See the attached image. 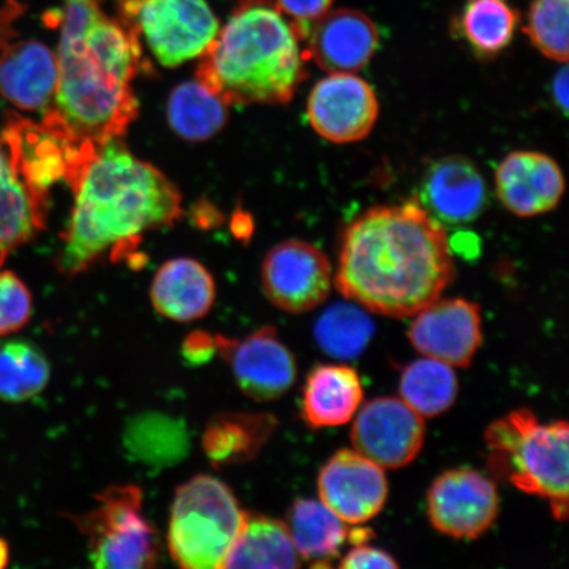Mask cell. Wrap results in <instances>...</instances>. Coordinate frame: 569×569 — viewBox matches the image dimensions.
<instances>
[{
  "label": "cell",
  "mask_w": 569,
  "mask_h": 569,
  "mask_svg": "<svg viewBox=\"0 0 569 569\" xmlns=\"http://www.w3.org/2000/svg\"><path fill=\"white\" fill-rule=\"evenodd\" d=\"M119 11L128 30L167 68L202 56L219 31L206 0H119Z\"/></svg>",
  "instance_id": "ba28073f"
},
{
  "label": "cell",
  "mask_w": 569,
  "mask_h": 569,
  "mask_svg": "<svg viewBox=\"0 0 569 569\" xmlns=\"http://www.w3.org/2000/svg\"><path fill=\"white\" fill-rule=\"evenodd\" d=\"M340 568L345 569H395L398 563L391 555L375 547L358 545L341 559Z\"/></svg>",
  "instance_id": "e575fe53"
},
{
  "label": "cell",
  "mask_w": 569,
  "mask_h": 569,
  "mask_svg": "<svg viewBox=\"0 0 569 569\" xmlns=\"http://www.w3.org/2000/svg\"><path fill=\"white\" fill-rule=\"evenodd\" d=\"M9 560V549L3 540H0V567H4Z\"/></svg>",
  "instance_id": "74e56055"
},
{
  "label": "cell",
  "mask_w": 569,
  "mask_h": 569,
  "mask_svg": "<svg viewBox=\"0 0 569 569\" xmlns=\"http://www.w3.org/2000/svg\"><path fill=\"white\" fill-rule=\"evenodd\" d=\"M53 106L42 124L78 147L98 149L138 117L131 89L142 67L140 41L102 10L101 0H63Z\"/></svg>",
  "instance_id": "7a4b0ae2"
},
{
  "label": "cell",
  "mask_w": 569,
  "mask_h": 569,
  "mask_svg": "<svg viewBox=\"0 0 569 569\" xmlns=\"http://www.w3.org/2000/svg\"><path fill=\"white\" fill-rule=\"evenodd\" d=\"M227 106L201 81L183 82L170 94L169 124L178 137L190 141L208 140L226 126L229 119Z\"/></svg>",
  "instance_id": "4316f807"
},
{
  "label": "cell",
  "mask_w": 569,
  "mask_h": 569,
  "mask_svg": "<svg viewBox=\"0 0 569 569\" xmlns=\"http://www.w3.org/2000/svg\"><path fill=\"white\" fill-rule=\"evenodd\" d=\"M217 352L216 337L206 332H194L184 340L183 353L187 359L197 365L211 359V356Z\"/></svg>",
  "instance_id": "d590c367"
},
{
  "label": "cell",
  "mask_w": 569,
  "mask_h": 569,
  "mask_svg": "<svg viewBox=\"0 0 569 569\" xmlns=\"http://www.w3.org/2000/svg\"><path fill=\"white\" fill-rule=\"evenodd\" d=\"M49 379L51 366L39 348L27 341L0 345V400H31L47 388Z\"/></svg>",
  "instance_id": "f1b7e54d"
},
{
  "label": "cell",
  "mask_w": 569,
  "mask_h": 569,
  "mask_svg": "<svg viewBox=\"0 0 569 569\" xmlns=\"http://www.w3.org/2000/svg\"><path fill=\"white\" fill-rule=\"evenodd\" d=\"M422 202L440 222H473L487 208V183L471 160L462 156H447L427 170L422 181Z\"/></svg>",
  "instance_id": "d6986e66"
},
{
  "label": "cell",
  "mask_w": 569,
  "mask_h": 569,
  "mask_svg": "<svg viewBox=\"0 0 569 569\" xmlns=\"http://www.w3.org/2000/svg\"><path fill=\"white\" fill-rule=\"evenodd\" d=\"M457 274L447 232L421 204L376 206L348 226L336 284L375 315L410 318L437 301Z\"/></svg>",
  "instance_id": "6da1fadb"
},
{
  "label": "cell",
  "mask_w": 569,
  "mask_h": 569,
  "mask_svg": "<svg viewBox=\"0 0 569 569\" xmlns=\"http://www.w3.org/2000/svg\"><path fill=\"white\" fill-rule=\"evenodd\" d=\"M180 423L161 416L138 419L127 433L131 450L146 461H172L187 452V438Z\"/></svg>",
  "instance_id": "1f68e13d"
},
{
  "label": "cell",
  "mask_w": 569,
  "mask_h": 569,
  "mask_svg": "<svg viewBox=\"0 0 569 569\" xmlns=\"http://www.w3.org/2000/svg\"><path fill=\"white\" fill-rule=\"evenodd\" d=\"M388 480L383 469L355 450H341L318 476V493L347 525L371 521L386 507Z\"/></svg>",
  "instance_id": "5bb4252c"
},
{
  "label": "cell",
  "mask_w": 569,
  "mask_h": 569,
  "mask_svg": "<svg viewBox=\"0 0 569 569\" xmlns=\"http://www.w3.org/2000/svg\"><path fill=\"white\" fill-rule=\"evenodd\" d=\"M568 425H543L528 409L509 412L486 431L488 469L522 492L543 498L552 516H568Z\"/></svg>",
  "instance_id": "5b68a950"
},
{
  "label": "cell",
  "mask_w": 569,
  "mask_h": 569,
  "mask_svg": "<svg viewBox=\"0 0 569 569\" xmlns=\"http://www.w3.org/2000/svg\"><path fill=\"white\" fill-rule=\"evenodd\" d=\"M244 513L223 481L194 476L176 490L168 528L170 557L184 569L222 568Z\"/></svg>",
  "instance_id": "8992f818"
},
{
  "label": "cell",
  "mask_w": 569,
  "mask_h": 569,
  "mask_svg": "<svg viewBox=\"0 0 569 569\" xmlns=\"http://www.w3.org/2000/svg\"><path fill=\"white\" fill-rule=\"evenodd\" d=\"M277 419L261 412H222L206 426L202 448L212 467L226 468L253 460L273 436Z\"/></svg>",
  "instance_id": "603a6c76"
},
{
  "label": "cell",
  "mask_w": 569,
  "mask_h": 569,
  "mask_svg": "<svg viewBox=\"0 0 569 569\" xmlns=\"http://www.w3.org/2000/svg\"><path fill=\"white\" fill-rule=\"evenodd\" d=\"M47 197L34 190L0 146V266L44 229Z\"/></svg>",
  "instance_id": "44dd1931"
},
{
  "label": "cell",
  "mask_w": 569,
  "mask_h": 569,
  "mask_svg": "<svg viewBox=\"0 0 569 569\" xmlns=\"http://www.w3.org/2000/svg\"><path fill=\"white\" fill-rule=\"evenodd\" d=\"M566 191V178L549 154L516 151L496 170V193L503 208L519 218L550 212Z\"/></svg>",
  "instance_id": "e0dca14e"
},
{
  "label": "cell",
  "mask_w": 569,
  "mask_h": 569,
  "mask_svg": "<svg viewBox=\"0 0 569 569\" xmlns=\"http://www.w3.org/2000/svg\"><path fill=\"white\" fill-rule=\"evenodd\" d=\"M521 21L510 0H467L455 21V32L480 59H495L507 51Z\"/></svg>",
  "instance_id": "484cf974"
},
{
  "label": "cell",
  "mask_w": 569,
  "mask_h": 569,
  "mask_svg": "<svg viewBox=\"0 0 569 569\" xmlns=\"http://www.w3.org/2000/svg\"><path fill=\"white\" fill-rule=\"evenodd\" d=\"M373 333V320L358 306L348 303L331 306L316 325V339L320 350L340 360L358 358L366 350Z\"/></svg>",
  "instance_id": "f546056e"
},
{
  "label": "cell",
  "mask_w": 569,
  "mask_h": 569,
  "mask_svg": "<svg viewBox=\"0 0 569 569\" xmlns=\"http://www.w3.org/2000/svg\"><path fill=\"white\" fill-rule=\"evenodd\" d=\"M425 436L423 418L396 397L367 402L351 430L355 451L382 469L409 466L421 452Z\"/></svg>",
  "instance_id": "8fae6325"
},
{
  "label": "cell",
  "mask_w": 569,
  "mask_h": 569,
  "mask_svg": "<svg viewBox=\"0 0 569 569\" xmlns=\"http://www.w3.org/2000/svg\"><path fill=\"white\" fill-rule=\"evenodd\" d=\"M32 296L12 272H0V337L10 336L30 322Z\"/></svg>",
  "instance_id": "d6a6232c"
},
{
  "label": "cell",
  "mask_w": 569,
  "mask_h": 569,
  "mask_svg": "<svg viewBox=\"0 0 569 569\" xmlns=\"http://www.w3.org/2000/svg\"><path fill=\"white\" fill-rule=\"evenodd\" d=\"M71 189L76 204L57 264L67 276L87 272L106 256L112 261L124 258L142 234L182 216L174 183L118 139L97 149Z\"/></svg>",
  "instance_id": "3957f363"
},
{
  "label": "cell",
  "mask_w": 569,
  "mask_h": 569,
  "mask_svg": "<svg viewBox=\"0 0 569 569\" xmlns=\"http://www.w3.org/2000/svg\"><path fill=\"white\" fill-rule=\"evenodd\" d=\"M287 526L301 559L311 561L312 567H330L350 532L347 523L323 502L305 498L290 508Z\"/></svg>",
  "instance_id": "d4e9b609"
},
{
  "label": "cell",
  "mask_w": 569,
  "mask_h": 569,
  "mask_svg": "<svg viewBox=\"0 0 569 569\" xmlns=\"http://www.w3.org/2000/svg\"><path fill=\"white\" fill-rule=\"evenodd\" d=\"M365 389L353 368L319 365L311 369L302 391L303 421L312 429L352 421L361 407Z\"/></svg>",
  "instance_id": "7402d4cb"
},
{
  "label": "cell",
  "mask_w": 569,
  "mask_h": 569,
  "mask_svg": "<svg viewBox=\"0 0 569 569\" xmlns=\"http://www.w3.org/2000/svg\"><path fill=\"white\" fill-rule=\"evenodd\" d=\"M552 96L557 106L567 113L568 110V70L561 69L552 83Z\"/></svg>",
  "instance_id": "8d00e7d4"
},
{
  "label": "cell",
  "mask_w": 569,
  "mask_h": 569,
  "mask_svg": "<svg viewBox=\"0 0 569 569\" xmlns=\"http://www.w3.org/2000/svg\"><path fill=\"white\" fill-rule=\"evenodd\" d=\"M216 343L238 387L252 400H279L295 386V355L282 343L274 327H261L243 339L216 336Z\"/></svg>",
  "instance_id": "7c38bea8"
},
{
  "label": "cell",
  "mask_w": 569,
  "mask_h": 569,
  "mask_svg": "<svg viewBox=\"0 0 569 569\" xmlns=\"http://www.w3.org/2000/svg\"><path fill=\"white\" fill-rule=\"evenodd\" d=\"M409 339L425 358L467 368L481 346L480 306L462 298H438L417 312Z\"/></svg>",
  "instance_id": "9a60e30c"
},
{
  "label": "cell",
  "mask_w": 569,
  "mask_h": 569,
  "mask_svg": "<svg viewBox=\"0 0 569 569\" xmlns=\"http://www.w3.org/2000/svg\"><path fill=\"white\" fill-rule=\"evenodd\" d=\"M379 112V98L372 84L353 73H330L317 82L308 99L312 130L336 144L365 140Z\"/></svg>",
  "instance_id": "4fadbf2b"
},
{
  "label": "cell",
  "mask_w": 569,
  "mask_h": 569,
  "mask_svg": "<svg viewBox=\"0 0 569 569\" xmlns=\"http://www.w3.org/2000/svg\"><path fill=\"white\" fill-rule=\"evenodd\" d=\"M498 510L500 497L495 482L475 469L445 472L427 496L433 529L455 539H478L492 528Z\"/></svg>",
  "instance_id": "30bf717a"
},
{
  "label": "cell",
  "mask_w": 569,
  "mask_h": 569,
  "mask_svg": "<svg viewBox=\"0 0 569 569\" xmlns=\"http://www.w3.org/2000/svg\"><path fill=\"white\" fill-rule=\"evenodd\" d=\"M300 36L277 7L233 12L201 56L197 80L227 104H284L308 77Z\"/></svg>",
  "instance_id": "277c9868"
},
{
  "label": "cell",
  "mask_w": 569,
  "mask_h": 569,
  "mask_svg": "<svg viewBox=\"0 0 569 569\" xmlns=\"http://www.w3.org/2000/svg\"><path fill=\"white\" fill-rule=\"evenodd\" d=\"M302 566L287 522L246 511L223 569H293Z\"/></svg>",
  "instance_id": "cb8c5ba5"
},
{
  "label": "cell",
  "mask_w": 569,
  "mask_h": 569,
  "mask_svg": "<svg viewBox=\"0 0 569 569\" xmlns=\"http://www.w3.org/2000/svg\"><path fill=\"white\" fill-rule=\"evenodd\" d=\"M458 391L457 373L443 361L425 358L403 369L401 400L421 417L443 415L457 401Z\"/></svg>",
  "instance_id": "83f0119b"
},
{
  "label": "cell",
  "mask_w": 569,
  "mask_h": 569,
  "mask_svg": "<svg viewBox=\"0 0 569 569\" xmlns=\"http://www.w3.org/2000/svg\"><path fill=\"white\" fill-rule=\"evenodd\" d=\"M333 0H277V9L288 16L298 36L303 40L309 27L326 12H329Z\"/></svg>",
  "instance_id": "836d02e7"
},
{
  "label": "cell",
  "mask_w": 569,
  "mask_h": 569,
  "mask_svg": "<svg viewBox=\"0 0 569 569\" xmlns=\"http://www.w3.org/2000/svg\"><path fill=\"white\" fill-rule=\"evenodd\" d=\"M97 507L71 516L87 538L90 560L97 568H152L160 559V543L142 515V493L137 486H112L96 496Z\"/></svg>",
  "instance_id": "52a82bcc"
},
{
  "label": "cell",
  "mask_w": 569,
  "mask_h": 569,
  "mask_svg": "<svg viewBox=\"0 0 569 569\" xmlns=\"http://www.w3.org/2000/svg\"><path fill=\"white\" fill-rule=\"evenodd\" d=\"M306 57L327 73H356L367 67L380 47L379 28L356 10L326 12L309 27Z\"/></svg>",
  "instance_id": "2e32d148"
},
{
  "label": "cell",
  "mask_w": 569,
  "mask_h": 569,
  "mask_svg": "<svg viewBox=\"0 0 569 569\" xmlns=\"http://www.w3.org/2000/svg\"><path fill=\"white\" fill-rule=\"evenodd\" d=\"M151 302L156 311L173 322L189 323L209 315L217 287L208 268L193 259L169 260L153 277Z\"/></svg>",
  "instance_id": "ffe728a7"
},
{
  "label": "cell",
  "mask_w": 569,
  "mask_h": 569,
  "mask_svg": "<svg viewBox=\"0 0 569 569\" xmlns=\"http://www.w3.org/2000/svg\"><path fill=\"white\" fill-rule=\"evenodd\" d=\"M261 280L276 308L302 315L329 298L333 276L329 258L318 247L291 239L270 249L262 262Z\"/></svg>",
  "instance_id": "9c48e42d"
},
{
  "label": "cell",
  "mask_w": 569,
  "mask_h": 569,
  "mask_svg": "<svg viewBox=\"0 0 569 569\" xmlns=\"http://www.w3.org/2000/svg\"><path fill=\"white\" fill-rule=\"evenodd\" d=\"M17 38L0 41V92L18 109L47 110L59 80L57 56L40 41Z\"/></svg>",
  "instance_id": "ac0fdd59"
},
{
  "label": "cell",
  "mask_w": 569,
  "mask_h": 569,
  "mask_svg": "<svg viewBox=\"0 0 569 569\" xmlns=\"http://www.w3.org/2000/svg\"><path fill=\"white\" fill-rule=\"evenodd\" d=\"M569 0H532L525 33L547 59L568 61Z\"/></svg>",
  "instance_id": "4dcf8cb0"
}]
</instances>
